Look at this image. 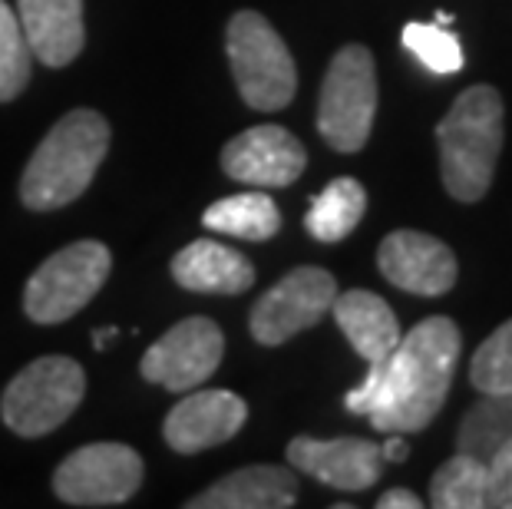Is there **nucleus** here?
<instances>
[{
  "label": "nucleus",
  "instance_id": "23",
  "mask_svg": "<svg viewBox=\"0 0 512 509\" xmlns=\"http://www.w3.org/2000/svg\"><path fill=\"white\" fill-rule=\"evenodd\" d=\"M400 40H403V47H407L430 73H437V77H450V73L463 70L460 37L450 34V27L420 24V20H413V24L403 27Z\"/></svg>",
  "mask_w": 512,
  "mask_h": 509
},
{
  "label": "nucleus",
  "instance_id": "1",
  "mask_svg": "<svg viewBox=\"0 0 512 509\" xmlns=\"http://www.w3.org/2000/svg\"><path fill=\"white\" fill-rule=\"evenodd\" d=\"M460 348V328L443 314L400 334L397 348L380 367L377 397L367 414L370 427L377 433L427 430L446 404Z\"/></svg>",
  "mask_w": 512,
  "mask_h": 509
},
{
  "label": "nucleus",
  "instance_id": "6",
  "mask_svg": "<svg viewBox=\"0 0 512 509\" xmlns=\"http://www.w3.org/2000/svg\"><path fill=\"white\" fill-rule=\"evenodd\" d=\"M83 394L86 374L73 357H37L7 384L0 417L20 437H47L73 417Z\"/></svg>",
  "mask_w": 512,
  "mask_h": 509
},
{
  "label": "nucleus",
  "instance_id": "29",
  "mask_svg": "<svg viewBox=\"0 0 512 509\" xmlns=\"http://www.w3.org/2000/svg\"><path fill=\"white\" fill-rule=\"evenodd\" d=\"M113 338H116V328H106V331H96V334H93V348H96V351H103V348H110V344H113Z\"/></svg>",
  "mask_w": 512,
  "mask_h": 509
},
{
  "label": "nucleus",
  "instance_id": "2",
  "mask_svg": "<svg viewBox=\"0 0 512 509\" xmlns=\"http://www.w3.org/2000/svg\"><path fill=\"white\" fill-rule=\"evenodd\" d=\"M503 136L506 116L496 86L479 83L456 96L437 126L443 186L456 202H479L489 192Z\"/></svg>",
  "mask_w": 512,
  "mask_h": 509
},
{
  "label": "nucleus",
  "instance_id": "19",
  "mask_svg": "<svg viewBox=\"0 0 512 509\" xmlns=\"http://www.w3.org/2000/svg\"><path fill=\"white\" fill-rule=\"evenodd\" d=\"M202 222L212 232L245 238V242H265V238L278 235L281 212L265 192H242V196H228L209 205Z\"/></svg>",
  "mask_w": 512,
  "mask_h": 509
},
{
  "label": "nucleus",
  "instance_id": "3",
  "mask_svg": "<svg viewBox=\"0 0 512 509\" xmlns=\"http://www.w3.org/2000/svg\"><path fill=\"white\" fill-rule=\"evenodd\" d=\"M106 149H110V123L100 113H67L57 126H50L37 153L30 156L20 179V199L37 212L76 202L96 179Z\"/></svg>",
  "mask_w": 512,
  "mask_h": 509
},
{
  "label": "nucleus",
  "instance_id": "11",
  "mask_svg": "<svg viewBox=\"0 0 512 509\" xmlns=\"http://www.w3.org/2000/svg\"><path fill=\"white\" fill-rule=\"evenodd\" d=\"M308 166L301 139L285 126L265 123L238 133L222 149V169L228 179L258 189H285Z\"/></svg>",
  "mask_w": 512,
  "mask_h": 509
},
{
  "label": "nucleus",
  "instance_id": "13",
  "mask_svg": "<svg viewBox=\"0 0 512 509\" xmlns=\"http://www.w3.org/2000/svg\"><path fill=\"white\" fill-rule=\"evenodd\" d=\"M288 463L294 470L314 476L331 490H367L380 480V467H384V453L377 443L364 437H294L288 443Z\"/></svg>",
  "mask_w": 512,
  "mask_h": 509
},
{
  "label": "nucleus",
  "instance_id": "30",
  "mask_svg": "<svg viewBox=\"0 0 512 509\" xmlns=\"http://www.w3.org/2000/svg\"><path fill=\"white\" fill-rule=\"evenodd\" d=\"M437 24H440V27H450V24H453V17L446 14V10H440V14H437Z\"/></svg>",
  "mask_w": 512,
  "mask_h": 509
},
{
  "label": "nucleus",
  "instance_id": "9",
  "mask_svg": "<svg viewBox=\"0 0 512 509\" xmlns=\"http://www.w3.org/2000/svg\"><path fill=\"white\" fill-rule=\"evenodd\" d=\"M337 281L318 265H301L288 272L275 288L265 291L252 308V338L265 348L285 344L294 334L314 328L331 311Z\"/></svg>",
  "mask_w": 512,
  "mask_h": 509
},
{
  "label": "nucleus",
  "instance_id": "7",
  "mask_svg": "<svg viewBox=\"0 0 512 509\" xmlns=\"http://www.w3.org/2000/svg\"><path fill=\"white\" fill-rule=\"evenodd\" d=\"M113 255L96 238H83L50 255L27 281L24 311L37 324H60L100 295L110 278Z\"/></svg>",
  "mask_w": 512,
  "mask_h": 509
},
{
  "label": "nucleus",
  "instance_id": "21",
  "mask_svg": "<svg viewBox=\"0 0 512 509\" xmlns=\"http://www.w3.org/2000/svg\"><path fill=\"white\" fill-rule=\"evenodd\" d=\"M512 440V394H483L466 410L456 433V453H470L489 463L493 453Z\"/></svg>",
  "mask_w": 512,
  "mask_h": 509
},
{
  "label": "nucleus",
  "instance_id": "25",
  "mask_svg": "<svg viewBox=\"0 0 512 509\" xmlns=\"http://www.w3.org/2000/svg\"><path fill=\"white\" fill-rule=\"evenodd\" d=\"M470 381L479 394H512V318L479 344L470 364Z\"/></svg>",
  "mask_w": 512,
  "mask_h": 509
},
{
  "label": "nucleus",
  "instance_id": "8",
  "mask_svg": "<svg viewBox=\"0 0 512 509\" xmlns=\"http://www.w3.org/2000/svg\"><path fill=\"white\" fill-rule=\"evenodd\" d=\"M143 457L126 443H86L53 473V493L70 506H119L143 486Z\"/></svg>",
  "mask_w": 512,
  "mask_h": 509
},
{
  "label": "nucleus",
  "instance_id": "28",
  "mask_svg": "<svg viewBox=\"0 0 512 509\" xmlns=\"http://www.w3.org/2000/svg\"><path fill=\"white\" fill-rule=\"evenodd\" d=\"M387 443L380 447V453H384V460H394V463H400V460H407V453H410V447L403 443V433H387Z\"/></svg>",
  "mask_w": 512,
  "mask_h": 509
},
{
  "label": "nucleus",
  "instance_id": "17",
  "mask_svg": "<svg viewBox=\"0 0 512 509\" xmlns=\"http://www.w3.org/2000/svg\"><path fill=\"white\" fill-rule=\"evenodd\" d=\"M331 314L351 348L367 361V367H380L400 341V324L390 305L374 291H344L334 298Z\"/></svg>",
  "mask_w": 512,
  "mask_h": 509
},
{
  "label": "nucleus",
  "instance_id": "15",
  "mask_svg": "<svg viewBox=\"0 0 512 509\" xmlns=\"http://www.w3.org/2000/svg\"><path fill=\"white\" fill-rule=\"evenodd\" d=\"M30 53L43 67H67L83 50V0H17Z\"/></svg>",
  "mask_w": 512,
  "mask_h": 509
},
{
  "label": "nucleus",
  "instance_id": "16",
  "mask_svg": "<svg viewBox=\"0 0 512 509\" xmlns=\"http://www.w3.org/2000/svg\"><path fill=\"white\" fill-rule=\"evenodd\" d=\"M298 503V476L288 467H242L189 500V509H288Z\"/></svg>",
  "mask_w": 512,
  "mask_h": 509
},
{
  "label": "nucleus",
  "instance_id": "20",
  "mask_svg": "<svg viewBox=\"0 0 512 509\" xmlns=\"http://www.w3.org/2000/svg\"><path fill=\"white\" fill-rule=\"evenodd\" d=\"M364 212H367L364 186L351 176H341L321 196L311 199V209L304 215V229L318 238V242H341V238H347L357 229Z\"/></svg>",
  "mask_w": 512,
  "mask_h": 509
},
{
  "label": "nucleus",
  "instance_id": "12",
  "mask_svg": "<svg viewBox=\"0 0 512 509\" xmlns=\"http://www.w3.org/2000/svg\"><path fill=\"white\" fill-rule=\"evenodd\" d=\"M377 265L390 285L423 298L446 295L456 285V275H460L450 245L413 229L390 232L377 248Z\"/></svg>",
  "mask_w": 512,
  "mask_h": 509
},
{
  "label": "nucleus",
  "instance_id": "4",
  "mask_svg": "<svg viewBox=\"0 0 512 509\" xmlns=\"http://www.w3.org/2000/svg\"><path fill=\"white\" fill-rule=\"evenodd\" d=\"M225 50L242 100L258 113L285 110L298 93V70L288 43L255 10H238L228 20Z\"/></svg>",
  "mask_w": 512,
  "mask_h": 509
},
{
  "label": "nucleus",
  "instance_id": "26",
  "mask_svg": "<svg viewBox=\"0 0 512 509\" xmlns=\"http://www.w3.org/2000/svg\"><path fill=\"white\" fill-rule=\"evenodd\" d=\"M486 509H512V440L486 463Z\"/></svg>",
  "mask_w": 512,
  "mask_h": 509
},
{
  "label": "nucleus",
  "instance_id": "24",
  "mask_svg": "<svg viewBox=\"0 0 512 509\" xmlns=\"http://www.w3.org/2000/svg\"><path fill=\"white\" fill-rule=\"evenodd\" d=\"M30 47L24 37V27L7 0H0V103H10L24 93L30 83Z\"/></svg>",
  "mask_w": 512,
  "mask_h": 509
},
{
  "label": "nucleus",
  "instance_id": "5",
  "mask_svg": "<svg viewBox=\"0 0 512 509\" xmlns=\"http://www.w3.org/2000/svg\"><path fill=\"white\" fill-rule=\"evenodd\" d=\"M377 116V70L361 43H347L334 53L321 83L318 129L337 153H361Z\"/></svg>",
  "mask_w": 512,
  "mask_h": 509
},
{
  "label": "nucleus",
  "instance_id": "27",
  "mask_svg": "<svg viewBox=\"0 0 512 509\" xmlns=\"http://www.w3.org/2000/svg\"><path fill=\"white\" fill-rule=\"evenodd\" d=\"M420 506H423V500L410 490H387L377 500V509H420Z\"/></svg>",
  "mask_w": 512,
  "mask_h": 509
},
{
  "label": "nucleus",
  "instance_id": "14",
  "mask_svg": "<svg viewBox=\"0 0 512 509\" xmlns=\"http://www.w3.org/2000/svg\"><path fill=\"white\" fill-rule=\"evenodd\" d=\"M248 420V404L232 391H195L169 410L162 437L176 453H199L228 443Z\"/></svg>",
  "mask_w": 512,
  "mask_h": 509
},
{
  "label": "nucleus",
  "instance_id": "18",
  "mask_svg": "<svg viewBox=\"0 0 512 509\" xmlns=\"http://www.w3.org/2000/svg\"><path fill=\"white\" fill-rule=\"evenodd\" d=\"M172 278L182 288L205 291V295H242L255 285V268L235 248L199 238L172 258Z\"/></svg>",
  "mask_w": 512,
  "mask_h": 509
},
{
  "label": "nucleus",
  "instance_id": "10",
  "mask_svg": "<svg viewBox=\"0 0 512 509\" xmlns=\"http://www.w3.org/2000/svg\"><path fill=\"white\" fill-rule=\"evenodd\" d=\"M225 354V334L209 318H185L162 334L143 354L139 371L149 384L166 391H195L219 371Z\"/></svg>",
  "mask_w": 512,
  "mask_h": 509
},
{
  "label": "nucleus",
  "instance_id": "22",
  "mask_svg": "<svg viewBox=\"0 0 512 509\" xmlns=\"http://www.w3.org/2000/svg\"><path fill=\"white\" fill-rule=\"evenodd\" d=\"M430 506L437 509H486V463L456 453L430 480Z\"/></svg>",
  "mask_w": 512,
  "mask_h": 509
}]
</instances>
